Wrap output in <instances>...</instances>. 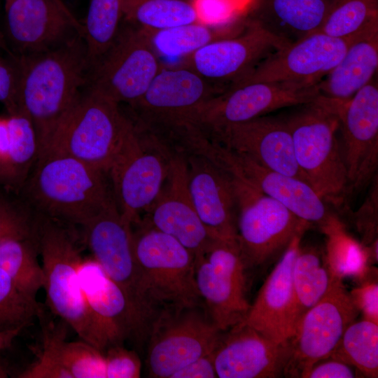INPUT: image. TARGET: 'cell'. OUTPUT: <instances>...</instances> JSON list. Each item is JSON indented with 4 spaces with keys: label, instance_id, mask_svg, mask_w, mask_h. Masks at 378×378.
<instances>
[{
    "label": "cell",
    "instance_id": "6da1fadb",
    "mask_svg": "<svg viewBox=\"0 0 378 378\" xmlns=\"http://www.w3.org/2000/svg\"><path fill=\"white\" fill-rule=\"evenodd\" d=\"M82 38L71 36L49 50L17 58L18 112L34 128L38 155L49 148L87 84L89 64Z\"/></svg>",
    "mask_w": 378,
    "mask_h": 378
},
{
    "label": "cell",
    "instance_id": "7a4b0ae2",
    "mask_svg": "<svg viewBox=\"0 0 378 378\" xmlns=\"http://www.w3.org/2000/svg\"><path fill=\"white\" fill-rule=\"evenodd\" d=\"M139 302L150 324L162 312L203 305L197 290L195 257L173 237L141 220L132 225Z\"/></svg>",
    "mask_w": 378,
    "mask_h": 378
},
{
    "label": "cell",
    "instance_id": "3957f363",
    "mask_svg": "<svg viewBox=\"0 0 378 378\" xmlns=\"http://www.w3.org/2000/svg\"><path fill=\"white\" fill-rule=\"evenodd\" d=\"M36 238L47 305L82 340L104 352L111 342L80 286L78 268L83 258L76 237L57 221L48 219L36 225Z\"/></svg>",
    "mask_w": 378,
    "mask_h": 378
},
{
    "label": "cell",
    "instance_id": "277c9868",
    "mask_svg": "<svg viewBox=\"0 0 378 378\" xmlns=\"http://www.w3.org/2000/svg\"><path fill=\"white\" fill-rule=\"evenodd\" d=\"M296 106L284 117L297 164L316 193L326 203L341 208L350 192L334 104L319 96Z\"/></svg>",
    "mask_w": 378,
    "mask_h": 378
},
{
    "label": "cell",
    "instance_id": "5b68a950",
    "mask_svg": "<svg viewBox=\"0 0 378 378\" xmlns=\"http://www.w3.org/2000/svg\"><path fill=\"white\" fill-rule=\"evenodd\" d=\"M36 161L31 195L52 218L83 226L115 200L104 172L57 152L42 153Z\"/></svg>",
    "mask_w": 378,
    "mask_h": 378
},
{
    "label": "cell",
    "instance_id": "8992f818",
    "mask_svg": "<svg viewBox=\"0 0 378 378\" xmlns=\"http://www.w3.org/2000/svg\"><path fill=\"white\" fill-rule=\"evenodd\" d=\"M132 124L118 104L88 89L43 153H63L107 173Z\"/></svg>",
    "mask_w": 378,
    "mask_h": 378
},
{
    "label": "cell",
    "instance_id": "52a82bcc",
    "mask_svg": "<svg viewBox=\"0 0 378 378\" xmlns=\"http://www.w3.org/2000/svg\"><path fill=\"white\" fill-rule=\"evenodd\" d=\"M170 149L133 121L122 148L108 171L122 218L131 225L160 195L169 172Z\"/></svg>",
    "mask_w": 378,
    "mask_h": 378
},
{
    "label": "cell",
    "instance_id": "ba28073f",
    "mask_svg": "<svg viewBox=\"0 0 378 378\" xmlns=\"http://www.w3.org/2000/svg\"><path fill=\"white\" fill-rule=\"evenodd\" d=\"M188 151L206 157L229 174L281 202L298 218L316 225L319 230L335 214L307 183L227 149L203 132H196L189 138Z\"/></svg>",
    "mask_w": 378,
    "mask_h": 378
},
{
    "label": "cell",
    "instance_id": "9c48e42d",
    "mask_svg": "<svg viewBox=\"0 0 378 378\" xmlns=\"http://www.w3.org/2000/svg\"><path fill=\"white\" fill-rule=\"evenodd\" d=\"M230 176L237 206V241L246 270L263 266L281 256L293 237L311 225L281 202Z\"/></svg>",
    "mask_w": 378,
    "mask_h": 378
},
{
    "label": "cell",
    "instance_id": "30bf717a",
    "mask_svg": "<svg viewBox=\"0 0 378 378\" xmlns=\"http://www.w3.org/2000/svg\"><path fill=\"white\" fill-rule=\"evenodd\" d=\"M204 306L160 312L148 332L149 377L171 378L179 369L214 351L220 334Z\"/></svg>",
    "mask_w": 378,
    "mask_h": 378
},
{
    "label": "cell",
    "instance_id": "8fae6325",
    "mask_svg": "<svg viewBox=\"0 0 378 378\" xmlns=\"http://www.w3.org/2000/svg\"><path fill=\"white\" fill-rule=\"evenodd\" d=\"M162 67L146 31L132 24L119 29L112 45L90 69L87 84L89 90L132 106Z\"/></svg>",
    "mask_w": 378,
    "mask_h": 378
},
{
    "label": "cell",
    "instance_id": "7c38bea8",
    "mask_svg": "<svg viewBox=\"0 0 378 378\" xmlns=\"http://www.w3.org/2000/svg\"><path fill=\"white\" fill-rule=\"evenodd\" d=\"M319 96L318 84L240 80L208 100L186 120L208 133L312 102Z\"/></svg>",
    "mask_w": 378,
    "mask_h": 378
},
{
    "label": "cell",
    "instance_id": "4fadbf2b",
    "mask_svg": "<svg viewBox=\"0 0 378 378\" xmlns=\"http://www.w3.org/2000/svg\"><path fill=\"white\" fill-rule=\"evenodd\" d=\"M246 267L235 239H215L195 258V281L214 325L225 331L241 323L251 304L246 297Z\"/></svg>",
    "mask_w": 378,
    "mask_h": 378
},
{
    "label": "cell",
    "instance_id": "5bb4252c",
    "mask_svg": "<svg viewBox=\"0 0 378 378\" xmlns=\"http://www.w3.org/2000/svg\"><path fill=\"white\" fill-rule=\"evenodd\" d=\"M359 313L342 281H337L299 321L284 375L306 378L315 364L329 358Z\"/></svg>",
    "mask_w": 378,
    "mask_h": 378
},
{
    "label": "cell",
    "instance_id": "9a60e30c",
    "mask_svg": "<svg viewBox=\"0 0 378 378\" xmlns=\"http://www.w3.org/2000/svg\"><path fill=\"white\" fill-rule=\"evenodd\" d=\"M285 46L247 16L239 34L204 46L183 58L179 65L227 90Z\"/></svg>",
    "mask_w": 378,
    "mask_h": 378
},
{
    "label": "cell",
    "instance_id": "2e32d148",
    "mask_svg": "<svg viewBox=\"0 0 378 378\" xmlns=\"http://www.w3.org/2000/svg\"><path fill=\"white\" fill-rule=\"evenodd\" d=\"M339 118L350 194L367 186L378 167L377 78L345 101L330 99Z\"/></svg>",
    "mask_w": 378,
    "mask_h": 378
},
{
    "label": "cell",
    "instance_id": "e0dca14e",
    "mask_svg": "<svg viewBox=\"0 0 378 378\" xmlns=\"http://www.w3.org/2000/svg\"><path fill=\"white\" fill-rule=\"evenodd\" d=\"M140 220L175 238L195 258L203 255L216 239L210 235L192 204L183 153L171 151L167 181Z\"/></svg>",
    "mask_w": 378,
    "mask_h": 378
},
{
    "label": "cell",
    "instance_id": "ac0fdd59",
    "mask_svg": "<svg viewBox=\"0 0 378 378\" xmlns=\"http://www.w3.org/2000/svg\"><path fill=\"white\" fill-rule=\"evenodd\" d=\"M290 353V341L275 342L239 323L221 332L214 363L219 378H276L284 375Z\"/></svg>",
    "mask_w": 378,
    "mask_h": 378
},
{
    "label": "cell",
    "instance_id": "d6986e66",
    "mask_svg": "<svg viewBox=\"0 0 378 378\" xmlns=\"http://www.w3.org/2000/svg\"><path fill=\"white\" fill-rule=\"evenodd\" d=\"M205 134L227 149L307 183L297 164L292 136L284 115H265Z\"/></svg>",
    "mask_w": 378,
    "mask_h": 378
},
{
    "label": "cell",
    "instance_id": "ffe728a7",
    "mask_svg": "<svg viewBox=\"0 0 378 378\" xmlns=\"http://www.w3.org/2000/svg\"><path fill=\"white\" fill-rule=\"evenodd\" d=\"M351 39L315 32L280 49L241 80L317 85L340 61Z\"/></svg>",
    "mask_w": 378,
    "mask_h": 378
},
{
    "label": "cell",
    "instance_id": "44dd1931",
    "mask_svg": "<svg viewBox=\"0 0 378 378\" xmlns=\"http://www.w3.org/2000/svg\"><path fill=\"white\" fill-rule=\"evenodd\" d=\"M82 227L84 241L92 258L148 320L138 299L132 225L122 218L115 201L104 207Z\"/></svg>",
    "mask_w": 378,
    "mask_h": 378
},
{
    "label": "cell",
    "instance_id": "7402d4cb",
    "mask_svg": "<svg viewBox=\"0 0 378 378\" xmlns=\"http://www.w3.org/2000/svg\"><path fill=\"white\" fill-rule=\"evenodd\" d=\"M225 90L190 68L162 66L141 98L132 106L139 120H185Z\"/></svg>",
    "mask_w": 378,
    "mask_h": 378
},
{
    "label": "cell",
    "instance_id": "603a6c76",
    "mask_svg": "<svg viewBox=\"0 0 378 378\" xmlns=\"http://www.w3.org/2000/svg\"><path fill=\"white\" fill-rule=\"evenodd\" d=\"M307 230H300L293 237L241 322L277 343L288 342L295 332L293 268Z\"/></svg>",
    "mask_w": 378,
    "mask_h": 378
},
{
    "label": "cell",
    "instance_id": "cb8c5ba5",
    "mask_svg": "<svg viewBox=\"0 0 378 378\" xmlns=\"http://www.w3.org/2000/svg\"><path fill=\"white\" fill-rule=\"evenodd\" d=\"M183 154L188 191L202 223L214 239H237V206L230 175L201 154Z\"/></svg>",
    "mask_w": 378,
    "mask_h": 378
},
{
    "label": "cell",
    "instance_id": "d4e9b609",
    "mask_svg": "<svg viewBox=\"0 0 378 378\" xmlns=\"http://www.w3.org/2000/svg\"><path fill=\"white\" fill-rule=\"evenodd\" d=\"M78 275L88 303L103 323L111 346L147 338V319L92 257L83 258Z\"/></svg>",
    "mask_w": 378,
    "mask_h": 378
},
{
    "label": "cell",
    "instance_id": "484cf974",
    "mask_svg": "<svg viewBox=\"0 0 378 378\" xmlns=\"http://www.w3.org/2000/svg\"><path fill=\"white\" fill-rule=\"evenodd\" d=\"M9 38L20 55L56 47L80 26L58 0H13L5 6ZM82 36V35H81Z\"/></svg>",
    "mask_w": 378,
    "mask_h": 378
},
{
    "label": "cell",
    "instance_id": "4316f807",
    "mask_svg": "<svg viewBox=\"0 0 378 378\" xmlns=\"http://www.w3.org/2000/svg\"><path fill=\"white\" fill-rule=\"evenodd\" d=\"M333 0H256L247 13L288 46L319 31Z\"/></svg>",
    "mask_w": 378,
    "mask_h": 378
},
{
    "label": "cell",
    "instance_id": "83f0119b",
    "mask_svg": "<svg viewBox=\"0 0 378 378\" xmlns=\"http://www.w3.org/2000/svg\"><path fill=\"white\" fill-rule=\"evenodd\" d=\"M378 67V24L351 40L342 58L318 84L320 96L345 101L375 77Z\"/></svg>",
    "mask_w": 378,
    "mask_h": 378
},
{
    "label": "cell",
    "instance_id": "f1b7e54d",
    "mask_svg": "<svg viewBox=\"0 0 378 378\" xmlns=\"http://www.w3.org/2000/svg\"><path fill=\"white\" fill-rule=\"evenodd\" d=\"M37 318L41 326L42 352L64 365L73 378H106L103 352L82 340L66 341L68 325L48 320L43 308Z\"/></svg>",
    "mask_w": 378,
    "mask_h": 378
},
{
    "label": "cell",
    "instance_id": "f546056e",
    "mask_svg": "<svg viewBox=\"0 0 378 378\" xmlns=\"http://www.w3.org/2000/svg\"><path fill=\"white\" fill-rule=\"evenodd\" d=\"M246 22V18L243 17L234 22L220 24L198 21L155 31H144L159 58L183 59L214 41L239 34Z\"/></svg>",
    "mask_w": 378,
    "mask_h": 378
},
{
    "label": "cell",
    "instance_id": "4dcf8cb0",
    "mask_svg": "<svg viewBox=\"0 0 378 378\" xmlns=\"http://www.w3.org/2000/svg\"><path fill=\"white\" fill-rule=\"evenodd\" d=\"M340 280L332 272L324 250L300 244L293 268L295 328L305 313Z\"/></svg>",
    "mask_w": 378,
    "mask_h": 378
},
{
    "label": "cell",
    "instance_id": "1f68e13d",
    "mask_svg": "<svg viewBox=\"0 0 378 378\" xmlns=\"http://www.w3.org/2000/svg\"><path fill=\"white\" fill-rule=\"evenodd\" d=\"M320 230L326 237L324 253L334 275L342 280L345 277L360 282L366 279L371 262L368 247L347 232L336 214Z\"/></svg>",
    "mask_w": 378,
    "mask_h": 378
},
{
    "label": "cell",
    "instance_id": "d6a6232c",
    "mask_svg": "<svg viewBox=\"0 0 378 378\" xmlns=\"http://www.w3.org/2000/svg\"><path fill=\"white\" fill-rule=\"evenodd\" d=\"M122 18L146 31H155L200 21L190 0H121Z\"/></svg>",
    "mask_w": 378,
    "mask_h": 378
},
{
    "label": "cell",
    "instance_id": "836d02e7",
    "mask_svg": "<svg viewBox=\"0 0 378 378\" xmlns=\"http://www.w3.org/2000/svg\"><path fill=\"white\" fill-rule=\"evenodd\" d=\"M39 253L36 233L34 237L9 238L0 244V268L29 299L37 301L43 288L44 274L38 260Z\"/></svg>",
    "mask_w": 378,
    "mask_h": 378
},
{
    "label": "cell",
    "instance_id": "e575fe53",
    "mask_svg": "<svg viewBox=\"0 0 378 378\" xmlns=\"http://www.w3.org/2000/svg\"><path fill=\"white\" fill-rule=\"evenodd\" d=\"M329 358L355 367L368 377L378 375V324L363 319L345 330Z\"/></svg>",
    "mask_w": 378,
    "mask_h": 378
},
{
    "label": "cell",
    "instance_id": "d590c367",
    "mask_svg": "<svg viewBox=\"0 0 378 378\" xmlns=\"http://www.w3.org/2000/svg\"><path fill=\"white\" fill-rule=\"evenodd\" d=\"M122 18L121 0H90L82 29L89 69L113 43Z\"/></svg>",
    "mask_w": 378,
    "mask_h": 378
},
{
    "label": "cell",
    "instance_id": "8d00e7d4",
    "mask_svg": "<svg viewBox=\"0 0 378 378\" xmlns=\"http://www.w3.org/2000/svg\"><path fill=\"white\" fill-rule=\"evenodd\" d=\"M378 24V0H333L320 32L351 39Z\"/></svg>",
    "mask_w": 378,
    "mask_h": 378
},
{
    "label": "cell",
    "instance_id": "74e56055",
    "mask_svg": "<svg viewBox=\"0 0 378 378\" xmlns=\"http://www.w3.org/2000/svg\"><path fill=\"white\" fill-rule=\"evenodd\" d=\"M12 145L7 164L2 174L13 178L24 175L37 160L38 144L34 128L22 113L9 114Z\"/></svg>",
    "mask_w": 378,
    "mask_h": 378
},
{
    "label": "cell",
    "instance_id": "f35d334b",
    "mask_svg": "<svg viewBox=\"0 0 378 378\" xmlns=\"http://www.w3.org/2000/svg\"><path fill=\"white\" fill-rule=\"evenodd\" d=\"M42 308L27 298L10 276L0 268V330L25 328L31 325Z\"/></svg>",
    "mask_w": 378,
    "mask_h": 378
},
{
    "label": "cell",
    "instance_id": "ab89813d",
    "mask_svg": "<svg viewBox=\"0 0 378 378\" xmlns=\"http://www.w3.org/2000/svg\"><path fill=\"white\" fill-rule=\"evenodd\" d=\"M106 378H138L141 363L138 355L122 345H113L104 352Z\"/></svg>",
    "mask_w": 378,
    "mask_h": 378
},
{
    "label": "cell",
    "instance_id": "60d3db41",
    "mask_svg": "<svg viewBox=\"0 0 378 378\" xmlns=\"http://www.w3.org/2000/svg\"><path fill=\"white\" fill-rule=\"evenodd\" d=\"M372 183L364 202L356 212L352 213L354 222L362 237L361 243L365 246H368L377 239V175L372 180Z\"/></svg>",
    "mask_w": 378,
    "mask_h": 378
},
{
    "label": "cell",
    "instance_id": "b9f144b4",
    "mask_svg": "<svg viewBox=\"0 0 378 378\" xmlns=\"http://www.w3.org/2000/svg\"><path fill=\"white\" fill-rule=\"evenodd\" d=\"M20 69L17 58L8 60L0 57V102L9 114L18 113V94Z\"/></svg>",
    "mask_w": 378,
    "mask_h": 378
},
{
    "label": "cell",
    "instance_id": "7bdbcfd3",
    "mask_svg": "<svg viewBox=\"0 0 378 378\" xmlns=\"http://www.w3.org/2000/svg\"><path fill=\"white\" fill-rule=\"evenodd\" d=\"M34 235L35 226L26 217L0 204V244L9 238H26Z\"/></svg>",
    "mask_w": 378,
    "mask_h": 378
},
{
    "label": "cell",
    "instance_id": "ee69618b",
    "mask_svg": "<svg viewBox=\"0 0 378 378\" xmlns=\"http://www.w3.org/2000/svg\"><path fill=\"white\" fill-rule=\"evenodd\" d=\"M350 292L357 308L364 318L378 324V285L377 281H363Z\"/></svg>",
    "mask_w": 378,
    "mask_h": 378
},
{
    "label": "cell",
    "instance_id": "f6af8a7d",
    "mask_svg": "<svg viewBox=\"0 0 378 378\" xmlns=\"http://www.w3.org/2000/svg\"><path fill=\"white\" fill-rule=\"evenodd\" d=\"M356 373L351 366L342 360L324 359L315 364L306 378H353Z\"/></svg>",
    "mask_w": 378,
    "mask_h": 378
},
{
    "label": "cell",
    "instance_id": "bcb514c9",
    "mask_svg": "<svg viewBox=\"0 0 378 378\" xmlns=\"http://www.w3.org/2000/svg\"><path fill=\"white\" fill-rule=\"evenodd\" d=\"M213 352L201 356L183 366L174 373L171 378L217 377L214 363Z\"/></svg>",
    "mask_w": 378,
    "mask_h": 378
},
{
    "label": "cell",
    "instance_id": "7dc6e473",
    "mask_svg": "<svg viewBox=\"0 0 378 378\" xmlns=\"http://www.w3.org/2000/svg\"><path fill=\"white\" fill-rule=\"evenodd\" d=\"M12 132L8 117L0 118V172L4 169L10 152Z\"/></svg>",
    "mask_w": 378,
    "mask_h": 378
},
{
    "label": "cell",
    "instance_id": "c3c4849f",
    "mask_svg": "<svg viewBox=\"0 0 378 378\" xmlns=\"http://www.w3.org/2000/svg\"><path fill=\"white\" fill-rule=\"evenodd\" d=\"M24 328L19 327L13 329L0 330V352L9 347L13 340L20 333Z\"/></svg>",
    "mask_w": 378,
    "mask_h": 378
},
{
    "label": "cell",
    "instance_id": "681fc988",
    "mask_svg": "<svg viewBox=\"0 0 378 378\" xmlns=\"http://www.w3.org/2000/svg\"><path fill=\"white\" fill-rule=\"evenodd\" d=\"M8 376V375L6 369L1 365H0V378H5Z\"/></svg>",
    "mask_w": 378,
    "mask_h": 378
},
{
    "label": "cell",
    "instance_id": "f907efd6",
    "mask_svg": "<svg viewBox=\"0 0 378 378\" xmlns=\"http://www.w3.org/2000/svg\"><path fill=\"white\" fill-rule=\"evenodd\" d=\"M5 48V43L4 41V36L0 29V48Z\"/></svg>",
    "mask_w": 378,
    "mask_h": 378
},
{
    "label": "cell",
    "instance_id": "816d5d0a",
    "mask_svg": "<svg viewBox=\"0 0 378 378\" xmlns=\"http://www.w3.org/2000/svg\"><path fill=\"white\" fill-rule=\"evenodd\" d=\"M13 0H5V6L9 4Z\"/></svg>",
    "mask_w": 378,
    "mask_h": 378
},
{
    "label": "cell",
    "instance_id": "f5cc1de1",
    "mask_svg": "<svg viewBox=\"0 0 378 378\" xmlns=\"http://www.w3.org/2000/svg\"><path fill=\"white\" fill-rule=\"evenodd\" d=\"M239 1H241V0H239ZM251 1H256V0H251Z\"/></svg>",
    "mask_w": 378,
    "mask_h": 378
}]
</instances>
